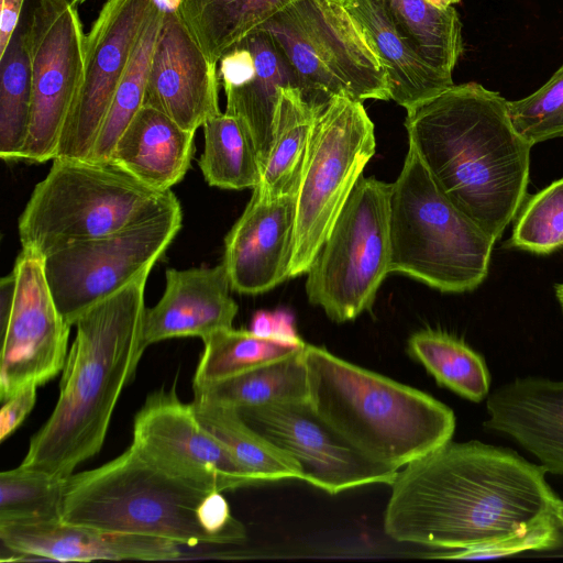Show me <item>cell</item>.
<instances>
[{
  "instance_id": "4",
  "label": "cell",
  "mask_w": 563,
  "mask_h": 563,
  "mask_svg": "<svg viewBox=\"0 0 563 563\" xmlns=\"http://www.w3.org/2000/svg\"><path fill=\"white\" fill-rule=\"evenodd\" d=\"M309 401L369 460L399 470L450 441L451 408L432 396L306 344Z\"/></svg>"
},
{
  "instance_id": "42",
  "label": "cell",
  "mask_w": 563,
  "mask_h": 563,
  "mask_svg": "<svg viewBox=\"0 0 563 563\" xmlns=\"http://www.w3.org/2000/svg\"><path fill=\"white\" fill-rule=\"evenodd\" d=\"M25 0H1L0 55H2L18 27L24 11Z\"/></svg>"
},
{
  "instance_id": "2",
  "label": "cell",
  "mask_w": 563,
  "mask_h": 563,
  "mask_svg": "<svg viewBox=\"0 0 563 563\" xmlns=\"http://www.w3.org/2000/svg\"><path fill=\"white\" fill-rule=\"evenodd\" d=\"M405 126L442 194L497 241L527 196L532 147L508 100L477 82L453 85L407 110Z\"/></svg>"
},
{
  "instance_id": "38",
  "label": "cell",
  "mask_w": 563,
  "mask_h": 563,
  "mask_svg": "<svg viewBox=\"0 0 563 563\" xmlns=\"http://www.w3.org/2000/svg\"><path fill=\"white\" fill-rule=\"evenodd\" d=\"M562 527L558 517L549 519L531 529L486 544L449 550L433 555L437 559H487L506 556L528 550H549L563 543Z\"/></svg>"
},
{
  "instance_id": "30",
  "label": "cell",
  "mask_w": 563,
  "mask_h": 563,
  "mask_svg": "<svg viewBox=\"0 0 563 563\" xmlns=\"http://www.w3.org/2000/svg\"><path fill=\"white\" fill-rule=\"evenodd\" d=\"M400 35L435 69L452 75L463 52L462 23L453 7L428 0H378Z\"/></svg>"
},
{
  "instance_id": "1",
  "label": "cell",
  "mask_w": 563,
  "mask_h": 563,
  "mask_svg": "<svg viewBox=\"0 0 563 563\" xmlns=\"http://www.w3.org/2000/svg\"><path fill=\"white\" fill-rule=\"evenodd\" d=\"M547 471L512 451L452 440L398 470L384 512L390 539L459 550L556 517Z\"/></svg>"
},
{
  "instance_id": "25",
  "label": "cell",
  "mask_w": 563,
  "mask_h": 563,
  "mask_svg": "<svg viewBox=\"0 0 563 563\" xmlns=\"http://www.w3.org/2000/svg\"><path fill=\"white\" fill-rule=\"evenodd\" d=\"M322 107L305 99L299 88L280 89L262 178L254 189L272 198L297 192L312 130Z\"/></svg>"
},
{
  "instance_id": "28",
  "label": "cell",
  "mask_w": 563,
  "mask_h": 563,
  "mask_svg": "<svg viewBox=\"0 0 563 563\" xmlns=\"http://www.w3.org/2000/svg\"><path fill=\"white\" fill-rule=\"evenodd\" d=\"M190 405L199 422L225 445L255 485L301 479L297 461L251 428L236 409L196 398Z\"/></svg>"
},
{
  "instance_id": "24",
  "label": "cell",
  "mask_w": 563,
  "mask_h": 563,
  "mask_svg": "<svg viewBox=\"0 0 563 563\" xmlns=\"http://www.w3.org/2000/svg\"><path fill=\"white\" fill-rule=\"evenodd\" d=\"M344 5L387 73L389 99L409 110L454 85L452 75L429 65L400 35L378 0H345Z\"/></svg>"
},
{
  "instance_id": "22",
  "label": "cell",
  "mask_w": 563,
  "mask_h": 563,
  "mask_svg": "<svg viewBox=\"0 0 563 563\" xmlns=\"http://www.w3.org/2000/svg\"><path fill=\"white\" fill-rule=\"evenodd\" d=\"M484 427L508 435L548 472L563 476V380L517 378L487 399Z\"/></svg>"
},
{
  "instance_id": "6",
  "label": "cell",
  "mask_w": 563,
  "mask_h": 563,
  "mask_svg": "<svg viewBox=\"0 0 563 563\" xmlns=\"http://www.w3.org/2000/svg\"><path fill=\"white\" fill-rule=\"evenodd\" d=\"M388 227L390 273L457 294L486 279L496 240L442 194L410 146L389 184Z\"/></svg>"
},
{
  "instance_id": "27",
  "label": "cell",
  "mask_w": 563,
  "mask_h": 563,
  "mask_svg": "<svg viewBox=\"0 0 563 563\" xmlns=\"http://www.w3.org/2000/svg\"><path fill=\"white\" fill-rule=\"evenodd\" d=\"M294 1L178 0L177 10L209 60L218 64L235 43Z\"/></svg>"
},
{
  "instance_id": "32",
  "label": "cell",
  "mask_w": 563,
  "mask_h": 563,
  "mask_svg": "<svg viewBox=\"0 0 563 563\" xmlns=\"http://www.w3.org/2000/svg\"><path fill=\"white\" fill-rule=\"evenodd\" d=\"M32 107L31 63L23 13L0 55V157L20 161L29 133Z\"/></svg>"
},
{
  "instance_id": "7",
  "label": "cell",
  "mask_w": 563,
  "mask_h": 563,
  "mask_svg": "<svg viewBox=\"0 0 563 563\" xmlns=\"http://www.w3.org/2000/svg\"><path fill=\"white\" fill-rule=\"evenodd\" d=\"M209 493L168 475L131 444L108 463L67 478L62 520L179 545H212L216 540L198 518Z\"/></svg>"
},
{
  "instance_id": "39",
  "label": "cell",
  "mask_w": 563,
  "mask_h": 563,
  "mask_svg": "<svg viewBox=\"0 0 563 563\" xmlns=\"http://www.w3.org/2000/svg\"><path fill=\"white\" fill-rule=\"evenodd\" d=\"M222 492L209 493L198 507V518L217 545L239 544L246 540V530L235 519Z\"/></svg>"
},
{
  "instance_id": "12",
  "label": "cell",
  "mask_w": 563,
  "mask_h": 563,
  "mask_svg": "<svg viewBox=\"0 0 563 563\" xmlns=\"http://www.w3.org/2000/svg\"><path fill=\"white\" fill-rule=\"evenodd\" d=\"M23 18L32 107L20 161L40 164L56 156L82 77L86 34L70 0H34Z\"/></svg>"
},
{
  "instance_id": "15",
  "label": "cell",
  "mask_w": 563,
  "mask_h": 563,
  "mask_svg": "<svg viewBox=\"0 0 563 563\" xmlns=\"http://www.w3.org/2000/svg\"><path fill=\"white\" fill-rule=\"evenodd\" d=\"M12 308L1 328L0 399L29 386H40L64 367L70 325L52 296L44 258L21 251L13 266Z\"/></svg>"
},
{
  "instance_id": "44",
  "label": "cell",
  "mask_w": 563,
  "mask_h": 563,
  "mask_svg": "<svg viewBox=\"0 0 563 563\" xmlns=\"http://www.w3.org/2000/svg\"><path fill=\"white\" fill-rule=\"evenodd\" d=\"M434 5L440 8L453 7V4L459 3L461 0H428Z\"/></svg>"
},
{
  "instance_id": "37",
  "label": "cell",
  "mask_w": 563,
  "mask_h": 563,
  "mask_svg": "<svg viewBox=\"0 0 563 563\" xmlns=\"http://www.w3.org/2000/svg\"><path fill=\"white\" fill-rule=\"evenodd\" d=\"M516 131L532 146L563 136V64L531 95L508 101Z\"/></svg>"
},
{
  "instance_id": "23",
  "label": "cell",
  "mask_w": 563,
  "mask_h": 563,
  "mask_svg": "<svg viewBox=\"0 0 563 563\" xmlns=\"http://www.w3.org/2000/svg\"><path fill=\"white\" fill-rule=\"evenodd\" d=\"M195 134L163 112L142 106L119 137L109 164L151 189L170 190L190 167Z\"/></svg>"
},
{
  "instance_id": "43",
  "label": "cell",
  "mask_w": 563,
  "mask_h": 563,
  "mask_svg": "<svg viewBox=\"0 0 563 563\" xmlns=\"http://www.w3.org/2000/svg\"><path fill=\"white\" fill-rule=\"evenodd\" d=\"M555 298L561 307L563 312V283L555 284L554 286Z\"/></svg>"
},
{
  "instance_id": "34",
  "label": "cell",
  "mask_w": 563,
  "mask_h": 563,
  "mask_svg": "<svg viewBox=\"0 0 563 563\" xmlns=\"http://www.w3.org/2000/svg\"><path fill=\"white\" fill-rule=\"evenodd\" d=\"M163 9L162 0H156L98 133L89 163L109 164L119 137L143 106L148 67Z\"/></svg>"
},
{
  "instance_id": "3",
  "label": "cell",
  "mask_w": 563,
  "mask_h": 563,
  "mask_svg": "<svg viewBox=\"0 0 563 563\" xmlns=\"http://www.w3.org/2000/svg\"><path fill=\"white\" fill-rule=\"evenodd\" d=\"M150 274L97 303L76 322L56 406L20 466L68 478L102 448L119 397L145 351L142 325Z\"/></svg>"
},
{
  "instance_id": "18",
  "label": "cell",
  "mask_w": 563,
  "mask_h": 563,
  "mask_svg": "<svg viewBox=\"0 0 563 563\" xmlns=\"http://www.w3.org/2000/svg\"><path fill=\"white\" fill-rule=\"evenodd\" d=\"M296 194L272 198L253 189L251 200L224 239L222 264L234 291L262 294L290 277Z\"/></svg>"
},
{
  "instance_id": "41",
  "label": "cell",
  "mask_w": 563,
  "mask_h": 563,
  "mask_svg": "<svg viewBox=\"0 0 563 563\" xmlns=\"http://www.w3.org/2000/svg\"><path fill=\"white\" fill-rule=\"evenodd\" d=\"M250 331L264 338L302 341L296 332L294 316L287 311H257L251 321Z\"/></svg>"
},
{
  "instance_id": "17",
  "label": "cell",
  "mask_w": 563,
  "mask_h": 563,
  "mask_svg": "<svg viewBox=\"0 0 563 563\" xmlns=\"http://www.w3.org/2000/svg\"><path fill=\"white\" fill-rule=\"evenodd\" d=\"M163 18L148 67L143 106L196 132L219 114L217 64L206 56L177 10L178 0H162Z\"/></svg>"
},
{
  "instance_id": "19",
  "label": "cell",
  "mask_w": 563,
  "mask_h": 563,
  "mask_svg": "<svg viewBox=\"0 0 563 563\" xmlns=\"http://www.w3.org/2000/svg\"><path fill=\"white\" fill-rule=\"evenodd\" d=\"M219 63L225 112L247 123L264 167L279 91L298 88L292 69L273 36L261 26L235 43Z\"/></svg>"
},
{
  "instance_id": "35",
  "label": "cell",
  "mask_w": 563,
  "mask_h": 563,
  "mask_svg": "<svg viewBox=\"0 0 563 563\" xmlns=\"http://www.w3.org/2000/svg\"><path fill=\"white\" fill-rule=\"evenodd\" d=\"M67 478L18 466L0 474V523L62 519Z\"/></svg>"
},
{
  "instance_id": "8",
  "label": "cell",
  "mask_w": 563,
  "mask_h": 563,
  "mask_svg": "<svg viewBox=\"0 0 563 563\" xmlns=\"http://www.w3.org/2000/svg\"><path fill=\"white\" fill-rule=\"evenodd\" d=\"M260 26L275 40L309 102L389 99L387 73L344 2L297 0Z\"/></svg>"
},
{
  "instance_id": "33",
  "label": "cell",
  "mask_w": 563,
  "mask_h": 563,
  "mask_svg": "<svg viewBox=\"0 0 563 563\" xmlns=\"http://www.w3.org/2000/svg\"><path fill=\"white\" fill-rule=\"evenodd\" d=\"M194 386L222 380L276 362L303 349V341L294 342L264 338L233 328L219 331L203 340Z\"/></svg>"
},
{
  "instance_id": "16",
  "label": "cell",
  "mask_w": 563,
  "mask_h": 563,
  "mask_svg": "<svg viewBox=\"0 0 563 563\" xmlns=\"http://www.w3.org/2000/svg\"><path fill=\"white\" fill-rule=\"evenodd\" d=\"M243 420L294 457L301 479L328 494L371 485H390L398 470L366 457L328 424L310 401L239 409Z\"/></svg>"
},
{
  "instance_id": "13",
  "label": "cell",
  "mask_w": 563,
  "mask_h": 563,
  "mask_svg": "<svg viewBox=\"0 0 563 563\" xmlns=\"http://www.w3.org/2000/svg\"><path fill=\"white\" fill-rule=\"evenodd\" d=\"M155 1L107 0L102 5L86 34L82 77L55 158L89 162Z\"/></svg>"
},
{
  "instance_id": "46",
  "label": "cell",
  "mask_w": 563,
  "mask_h": 563,
  "mask_svg": "<svg viewBox=\"0 0 563 563\" xmlns=\"http://www.w3.org/2000/svg\"><path fill=\"white\" fill-rule=\"evenodd\" d=\"M71 2H74L75 4H78V3H84L86 0H70Z\"/></svg>"
},
{
  "instance_id": "31",
  "label": "cell",
  "mask_w": 563,
  "mask_h": 563,
  "mask_svg": "<svg viewBox=\"0 0 563 563\" xmlns=\"http://www.w3.org/2000/svg\"><path fill=\"white\" fill-rule=\"evenodd\" d=\"M409 354L440 386L479 402L489 393L490 375L481 354L462 340L438 330H422L408 340Z\"/></svg>"
},
{
  "instance_id": "5",
  "label": "cell",
  "mask_w": 563,
  "mask_h": 563,
  "mask_svg": "<svg viewBox=\"0 0 563 563\" xmlns=\"http://www.w3.org/2000/svg\"><path fill=\"white\" fill-rule=\"evenodd\" d=\"M111 164L53 159L18 222L22 251L43 258L144 222L179 206Z\"/></svg>"
},
{
  "instance_id": "20",
  "label": "cell",
  "mask_w": 563,
  "mask_h": 563,
  "mask_svg": "<svg viewBox=\"0 0 563 563\" xmlns=\"http://www.w3.org/2000/svg\"><path fill=\"white\" fill-rule=\"evenodd\" d=\"M0 541L10 561L29 556L62 562L93 560L169 561L181 555L179 544L159 538L104 531L56 521L0 523Z\"/></svg>"
},
{
  "instance_id": "26",
  "label": "cell",
  "mask_w": 563,
  "mask_h": 563,
  "mask_svg": "<svg viewBox=\"0 0 563 563\" xmlns=\"http://www.w3.org/2000/svg\"><path fill=\"white\" fill-rule=\"evenodd\" d=\"M306 347V346H305ZM305 347L242 374L194 386V398L234 408L309 400Z\"/></svg>"
},
{
  "instance_id": "9",
  "label": "cell",
  "mask_w": 563,
  "mask_h": 563,
  "mask_svg": "<svg viewBox=\"0 0 563 563\" xmlns=\"http://www.w3.org/2000/svg\"><path fill=\"white\" fill-rule=\"evenodd\" d=\"M375 148L363 102L334 96L321 108L296 194L290 277L308 272Z\"/></svg>"
},
{
  "instance_id": "40",
  "label": "cell",
  "mask_w": 563,
  "mask_h": 563,
  "mask_svg": "<svg viewBox=\"0 0 563 563\" xmlns=\"http://www.w3.org/2000/svg\"><path fill=\"white\" fill-rule=\"evenodd\" d=\"M37 386H29L3 402L0 410V441H4L24 421L36 401Z\"/></svg>"
},
{
  "instance_id": "36",
  "label": "cell",
  "mask_w": 563,
  "mask_h": 563,
  "mask_svg": "<svg viewBox=\"0 0 563 563\" xmlns=\"http://www.w3.org/2000/svg\"><path fill=\"white\" fill-rule=\"evenodd\" d=\"M505 249L548 255L563 247V177L526 196Z\"/></svg>"
},
{
  "instance_id": "11",
  "label": "cell",
  "mask_w": 563,
  "mask_h": 563,
  "mask_svg": "<svg viewBox=\"0 0 563 563\" xmlns=\"http://www.w3.org/2000/svg\"><path fill=\"white\" fill-rule=\"evenodd\" d=\"M183 223L180 205L114 233L44 258L55 303L71 327L90 308L150 274Z\"/></svg>"
},
{
  "instance_id": "45",
  "label": "cell",
  "mask_w": 563,
  "mask_h": 563,
  "mask_svg": "<svg viewBox=\"0 0 563 563\" xmlns=\"http://www.w3.org/2000/svg\"><path fill=\"white\" fill-rule=\"evenodd\" d=\"M556 517L563 526V501L561 500L556 508Z\"/></svg>"
},
{
  "instance_id": "14",
  "label": "cell",
  "mask_w": 563,
  "mask_h": 563,
  "mask_svg": "<svg viewBox=\"0 0 563 563\" xmlns=\"http://www.w3.org/2000/svg\"><path fill=\"white\" fill-rule=\"evenodd\" d=\"M132 445L152 464L195 487L223 492L255 485L174 388L146 398L134 418Z\"/></svg>"
},
{
  "instance_id": "29",
  "label": "cell",
  "mask_w": 563,
  "mask_h": 563,
  "mask_svg": "<svg viewBox=\"0 0 563 563\" xmlns=\"http://www.w3.org/2000/svg\"><path fill=\"white\" fill-rule=\"evenodd\" d=\"M205 148L199 167L210 186L224 189L255 188L263 163L247 123L227 112L211 117L202 125Z\"/></svg>"
},
{
  "instance_id": "10",
  "label": "cell",
  "mask_w": 563,
  "mask_h": 563,
  "mask_svg": "<svg viewBox=\"0 0 563 563\" xmlns=\"http://www.w3.org/2000/svg\"><path fill=\"white\" fill-rule=\"evenodd\" d=\"M389 184L363 175L307 274L309 301L335 322L368 310L389 269Z\"/></svg>"
},
{
  "instance_id": "21",
  "label": "cell",
  "mask_w": 563,
  "mask_h": 563,
  "mask_svg": "<svg viewBox=\"0 0 563 563\" xmlns=\"http://www.w3.org/2000/svg\"><path fill=\"white\" fill-rule=\"evenodd\" d=\"M230 289L222 263L213 267L167 269L162 298L144 312V349L173 338L198 336L203 341L231 329L239 307Z\"/></svg>"
}]
</instances>
